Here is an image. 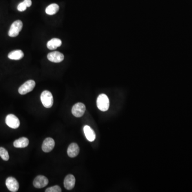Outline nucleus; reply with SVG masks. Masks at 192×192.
Masks as SVG:
<instances>
[{"label":"nucleus","mask_w":192,"mask_h":192,"mask_svg":"<svg viewBox=\"0 0 192 192\" xmlns=\"http://www.w3.org/2000/svg\"><path fill=\"white\" fill-rule=\"evenodd\" d=\"M35 86V82L34 80H29L21 85L18 89V92L20 95H24L31 92Z\"/></svg>","instance_id":"4"},{"label":"nucleus","mask_w":192,"mask_h":192,"mask_svg":"<svg viewBox=\"0 0 192 192\" xmlns=\"http://www.w3.org/2000/svg\"><path fill=\"white\" fill-rule=\"evenodd\" d=\"M85 137L89 142H93L96 139V134L93 129L89 126H85L83 128Z\"/></svg>","instance_id":"13"},{"label":"nucleus","mask_w":192,"mask_h":192,"mask_svg":"<svg viewBox=\"0 0 192 192\" xmlns=\"http://www.w3.org/2000/svg\"><path fill=\"white\" fill-rule=\"evenodd\" d=\"M24 56V52L20 50H14L8 54V58L11 60L21 59Z\"/></svg>","instance_id":"16"},{"label":"nucleus","mask_w":192,"mask_h":192,"mask_svg":"<svg viewBox=\"0 0 192 192\" xmlns=\"http://www.w3.org/2000/svg\"><path fill=\"white\" fill-rule=\"evenodd\" d=\"M62 42L59 38H52L47 43V47L50 50H55L62 45Z\"/></svg>","instance_id":"14"},{"label":"nucleus","mask_w":192,"mask_h":192,"mask_svg":"<svg viewBox=\"0 0 192 192\" xmlns=\"http://www.w3.org/2000/svg\"><path fill=\"white\" fill-rule=\"evenodd\" d=\"M0 157L5 161H8L9 159L8 152L3 147H0Z\"/></svg>","instance_id":"18"},{"label":"nucleus","mask_w":192,"mask_h":192,"mask_svg":"<svg viewBox=\"0 0 192 192\" xmlns=\"http://www.w3.org/2000/svg\"><path fill=\"white\" fill-rule=\"evenodd\" d=\"M85 109V105L82 102H78L74 105L72 107V113L74 116L76 117H80L84 114Z\"/></svg>","instance_id":"5"},{"label":"nucleus","mask_w":192,"mask_h":192,"mask_svg":"<svg viewBox=\"0 0 192 192\" xmlns=\"http://www.w3.org/2000/svg\"><path fill=\"white\" fill-rule=\"evenodd\" d=\"M47 58L50 62L58 63L64 60V56L61 52L53 51L48 53Z\"/></svg>","instance_id":"9"},{"label":"nucleus","mask_w":192,"mask_h":192,"mask_svg":"<svg viewBox=\"0 0 192 192\" xmlns=\"http://www.w3.org/2000/svg\"><path fill=\"white\" fill-rule=\"evenodd\" d=\"M55 142L52 138H47L42 145L43 151L45 153L51 152L55 147Z\"/></svg>","instance_id":"10"},{"label":"nucleus","mask_w":192,"mask_h":192,"mask_svg":"<svg viewBox=\"0 0 192 192\" xmlns=\"http://www.w3.org/2000/svg\"><path fill=\"white\" fill-rule=\"evenodd\" d=\"M62 189L59 186L56 185L53 186L52 187L47 188L45 190V192H62Z\"/></svg>","instance_id":"19"},{"label":"nucleus","mask_w":192,"mask_h":192,"mask_svg":"<svg viewBox=\"0 0 192 192\" xmlns=\"http://www.w3.org/2000/svg\"><path fill=\"white\" fill-rule=\"evenodd\" d=\"M49 183V180L44 175H38L33 181L34 186L36 188L44 187Z\"/></svg>","instance_id":"7"},{"label":"nucleus","mask_w":192,"mask_h":192,"mask_svg":"<svg viewBox=\"0 0 192 192\" xmlns=\"http://www.w3.org/2000/svg\"><path fill=\"white\" fill-rule=\"evenodd\" d=\"M59 9V7L58 5L53 3L49 5L45 9V12L49 15H53L56 14Z\"/></svg>","instance_id":"17"},{"label":"nucleus","mask_w":192,"mask_h":192,"mask_svg":"<svg viewBox=\"0 0 192 192\" xmlns=\"http://www.w3.org/2000/svg\"><path fill=\"white\" fill-rule=\"evenodd\" d=\"M23 2L25 4L27 7H30L32 5V1L31 0H24Z\"/></svg>","instance_id":"21"},{"label":"nucleus","mask_w":192,"mask_h":192,"mask_svg":"<svg viewBox=\"0 0 192 192\" xmlns=\"http://www.w3.org/2000/svg\"><path fill=\"white\" fill-rule=\"evenodd\" d=\"M23 26V24L21 20H18L14 21L10 28L9 31L8 32L9 36L12 38L17 36L19 35L20 32L22 29Z\"/></svg>","instance_id":"3"},{"label":"nucleus","mask_w":192,"mask_h":192,"mask_svg":"<svg viewBox=\"0 0 192 192\" xmlns=\"http://www.w3.org/2000/svg\"><path fill=\"white\" fill-rule=\"evenodd\" d=\"M29 144V140L26 137L20 138L14 142V147L16 148H25Z\"/></svg>","instance_id":"15"},{"label":"nucleus","mask_w":192,"mask_h":192,"mask_svg":"<svg viewBox=\"0 0 192 192\" xmlns=\"http://www.w3.org/2000/svg\"><path fill=\"white\" fill-rule=\"evenodd\" d=\"M41 100L45 108H49L53 104V98L52 93L47 90L43 91L41 95Z\"/></svg>","instance_id":"1"},{"label":"nucleus","mask_w":192,"mask_h":192,"mask_svg":"<svg viewBox=\"0 0 192 192\" xmlns=\"http://www.w3.org/2000/svg\"><path fill=\"white\" fill-rule=\"evenodd\" d=\"M5 184L8 190L12 192H16L19 189V183L15 178L10 177L6 179Z\"/></svg>","instance_id":"8"},{"label":"nucleus","mask_w":192,"mask_h":192,"mask_svg":"<svg viewBox=\"0 0 192 192\" xmlns=\"http://www.w3.org/2000/svg\"><path fill=\"white\" fill-rule=\"evenodd\" d=\"M80 152V148L76 143L71 144L67 149V154L70 157H75L78 156Z\"/></svg>","instance_id":"12"},{"label":"nucleus","mask_w":192,"mask_h":192,"mask_svg":"<svg viewBox=\"0 0 192 192\" xmlns=\"http://www.w3.org/2000/svg\"><path fill=\"white\" fill-rule=\"evenodd\" d=\"M64 187L67 190H71L75 185V178L73 175H68L65 178Z\"/></svg>","instance_id":"11"},{"label":"nucleus","mask_w":192,"mask_h":192,"mask_svg":"<svg viewBox=\"0 0 192 192\" xmlns=\"http://www.w3.org/2000/svg\"><path fill=\"white\" fill-rule=\"evenodd\" d=\"M27 8V7H26V5L24 3V2H23L19 3L18 5V7H17V9H18V10L19 11L23 12V11H24L25 10H26Z\"/></svg>","instance_id":"20"},{"label":"nucleus","mask_w":192,"mask_h":192,"mask_svg":"<svg viewBox=\"0 0 192 192\" xmlns=\"http://www.w3.org/2000/svg\"><path fill=\"white\" fill-rule=\"evenodd\" d=\"M97 105L98 109L101 111H107L109 107V100L107 95L100 94L97 99Z\"/></svg>","instance_id":"2"},{"label":"nucleus","mask_w":192,"mask_h":192,"mask_svg":"<svg viewBox=\"0 0 192 192\" xmlns=\"http://www.w3.org/2000/svg\"><path fill=\"white\" fill-rule=\"evenodd\" d=\"M5 123L8 126L12 129H17L20 126L19 119L14 114L8 115L5 118Z\"/></svg>","instance_id":"6"}]
</instances>
